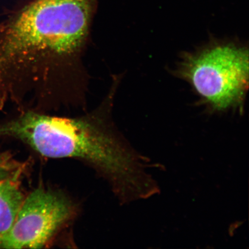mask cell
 <instances>
[{"mask_svg": "<svg viewBox=\"0 0 249 249\" xmlns=\"http://www.w3.org/2000/svg\"><path fill=\"white\" fill-rule=\"evenodd\" d=\"M107 105L75 118L23 111L0 124V136L20 140L43 157L82 160L107 180L121 200L148 195L147 177L138 153L111 120Z\"/></svg>", "mask_w": 249, "mask_h": 249, "instance_id": "2", "label": "cell"}, {"mask_svg": "<svg viewBox=\"0 0 249 249\" xmlns=\"http://www.w3.org/2000/svg\"><path fill=\"white\" fill-rule=\"evenodd\" d=\"M96 0H35L0 24V111L74 70Z\"/></svg>", "mask_w": 249, "mask_h": 249, "instance_id": "1", "label": "cell"}, {"mask_svg": "<svg viewBox=\"0 0 249 249\" xmlns=\"http://www.w3.org/2000/svg\"><path fill=\"white\" fill-rule=\"evenodd\" d=\"M23 170L0 176V238L13 225L24 201L20 183Z\"/></svg>", "mask_w": 249, "mask_h": 249, "instance_id": "5", "label": "cell"}, {"mask_svg": "<svg viewBox=\"0 0 249 249\" xmlns=\"http://www.w3.org/2000/svg\"><path fill=\"white\" fill-rule=\"evenodd\" d=\"M24 166L15 161L10 155L0 153V176L8 175L20 170Z\"/></svg>", "mask_w": 249, "mask_h": 249, "instance_id": "6", "label": "cell"}, {"mask_svg": "<svg viewBox=\"0 0 249 249\" xmlns=\"http://www.w3.org/2000/svg\"><path fill=\"white\" fill-rule=\"evenodd\" d=\"M170 73L188 84L196 104L208 114L244 112L249 90L248 43L212 36L180 53Z\"/></svg>", "mask_w": 249, "mask_h": 249, "instance_id": "3", "label": "cell"}, {"mask_svg": "<svg viewBox=\"0 0 249 249\" xmlns=\"http://www.w3.org/2000/svg\"><path fill=\"white\" fill-rule=\"evenodd\" d=\"M66 196L39 185L25 197L10 230L0 238V249H40L74 214Z\"/></svg>", "mask_w": 249, "mask_h": 249, "instance_id": "4", "label": "cell"}]
</instances>
